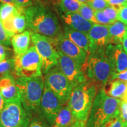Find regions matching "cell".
Here are the masks:
<instances>
[{
	"mask_svg": "<svg viewBox=\"0 0 127 127\" xmlns=\"http://www.w3.org/2000/svg\"><path fill=\"white\" fill-rule=\"evenodd\" d=\"M24 14L27 28L31 32L55 39L63 34L56 17L42 6L32 5L24 8Z\"/></svg>",
	"mask_w": 127,
	"mask_h": 127,
	"instance_id": "6da1fadb",
	"label": "cell"
},
{
	"mask_svg": "<svg viewBox=\"0 0 127 127\" xmlns=\"http://www.w3.org/2000/svg\"><path fill=\"white\" fill-rule=\"evenodd\" d=\"M98 88L90 79L73 88L67 103L75 120L87 121Z\"/></svg>",
	"mask_w": 127,
	"mask_h": 127,
	"instance_id": "7a4b0ae2",
	"label": "cell"
},
{
	"mask_svg": "<svg viewBox=\"0 0 127 127\" xmlns=\"http://www.w3.org/2000/svg\"><path fill=\"white\" fill-rule=\"evenodd\" d=\"M20 92L21 102L30 118L38 114L43 94L44 79L42 76L18 77L15 79Z\"/></svg>",
	"mask_w": 127,
	"mask_h": 127,
	"instance_id": "3957f363",
	"label": "cell"
},
{
	"mask_svg": "<svg viewBox=\"0 0 127 127\" xmlns=\"http://www.w3.org/2000/svg\"><path fill=\"white\" fill-rule=\"evenodd\" d=\"M121 100L111 97L104 87L97 92L92 105L87 127H101L119 111Z\"/></svg>",
	"mask_w": 127,
	"mask_h": 127,
	"instance_id": "277c9868",
	"label": "cell"
},
{
	"mask_svg": "<svg viewBox=\"0 0 127 127\" xmlns=\"http://www.w3.org/2000/svg\"><path fill=\"white\" fill-rule=\"evenodd\" d=\"M86 65L87 77L95 82L100 88L104 87L111 80L114 71L105 53V48L90 53Z\"/></svg>",
	"mask_w": 127,
	"mask_h": 127,
	"instance_id": "5b68a950",
	"label": "cell"
},
{
	"mask_svg": "<svg viewBox=\"0 0 127 127\" xmlns=\"http://www.w3.org/2000/svg\"><path fill=\"white\" fill-rule=\"evenodd\" d=\"M14 72L18 77L42 76V60L34 45L23 54L15 55Z\"/></svg>",
	"mask_w": 127,
	"mask_h": 127,
	"instance_id": "8992f818",
	"label": "cell"
},
{
	"mask_svg": "<svg viewBox=\"0 0 127 127\" xmlns=\"http://www.w3.org/2000/svg\"><path fill=\"white\" fill-rule=\"evenodd\" d=\"M31 38L42 60V71L46 74L58 65L59 52L56 39L33 32H31Z\"/></svg>",
	"mask_w": 127,
	"mask_h": 127,
	"instance_id": "52a82bcc",
	"label": "cell"
},
{
	"mask_svg": "<svg viewBox=\"0 0 127 127\" xmlns=\"http://www.w3.org/2000/svg\"><path fill=\"white\" fill-rule=\"evenodd\" d=\"M30 120L20 99L5 102L0 113V127H27Z\"/></svg>",
	"mask_w": 127,
	"mask_h": 127,
	"instance_id": "ba28073f",
	"label": "cell"
},
{
	"mask_svg": "<svg viewBox=\"0 0 127 127\" xmlns=\"http://www.w3.org/2000/svg\"><path fill=\"white\" fill-rule=\"evenodd\" d=\"M44 84L60 98L64 104L68 102L74 87L58 66L46 73Z\"/></svg>",
	"mask_w": 127,
	"mask_h": 127,
	"instance_id": "9c48e42d",
	"label": "cell"
},
{
	"mask_svg": "<svg viewBox=\"0 0 127 127\" xmlns=\"http://www.w3.org/2000/svg\"><path fill=\"white\" fill-rule=\"evenodd\" d=\"M64 105V104L60 98L44 84L43 94L39 107V116L45 120L51 127Z\"/></svg>",
	"mask_w": 127,
	"mask_h": 127,
	"instance_id": "30bf717a",
	"label": "cell"
},
{
	"mask_svg": "<svg viewBox=\"0 0 127 127\" xmlns=\"http://www.w3.org/2000/svg\"><path fill=\"white\" fill-rule=\"evenodd\" d=\"M59 52L57 66L67 78L73 87L87 81V77L84 72L83 67L69 57Z\"/></svg>",
	"mask_w": 127,
	"mask_h": 127,
	"instance_id": "8fae6325",
	"label": "cell"
},
{
	"mask_svg": "<svg viewBox=\"0 0 127 127\" xmlns=\"http://www.w3.org/2000/svg\"><path fill=\"white\" fill-rule=\"evenodd\" d=\"M58 51L72 58L82 67L87 64L88 53L68 39L63 34L56 39Z\"/></svg>",
	"mask_w": 127,
	"mask_h": 127,
	"instance_id": "7c38bea8",
	"label": "cell"
},
{
	"mask_svg": "<svg viewBox=\"0 0 127 127\" xmlns=\"http://www.w3.org/2000/svg\"><path fill=\"white\" fill-rule=\"evenodd\" d=\"M105 53L114 72H120L127 69V54L121 44H108L105 48Z\"/></svg>",
	"mask_w": 127,
	"mask_h": 127,
	"instance_id": "4fadbf2b",
	"label": "cell"
},
{
	"mask_svg": "<svg viewBox=\"0 0 127 127\" xmlns=\"http://www.w3.org/2000/svg\"><path fill=\"white\" fill-rule=\"evenodd\" d=\"M91 42L90 53L99 50L104 49L109 44V33L108 25L94 24L88 33Z\"/></svg>",
	"mask_w": 127,
	"mask_h": 127,
	"instance_id": "5bb4252c",
	"label": "cell"
},
{
	"mask_svg": "<svg viewBox=\"0 0 127 127\" xmlns=\"http://www.w3.org/2000/svg\"><path fill=\"white\" fill-rule=\"evenodd\" d=\"M0 93L5 101L21 100L20 92L14 76L10 73L4 74L0 78Z\"/></svg>",
	"mask_w": 127,
	"mask_h": 127,
	"instance_id": "9a60e30c",
	"label": "cell"
},
{
	"mask_svg": "<svg viewBox=\"0 0 127 127\" xmlns=\"http://www.w3.org/2000/svg\"><path fill=\"white\" fill-rule=\"evenodd\" d=\"M61 17L66 26L87 34L94 24L84 18L78 12H64Z\"/></svg>",
	"mask_w": 127,
	"mask_h": 127,
	"instance_id": "2e32d148",
	"label": "cell"
},
{
	"mask_svg": "<svg viewBox=\"0 0 127 127\" xmlns=\"http://www.w3.org/2000/svg\"><path fill=\"white\" fill-rule=\"evenodd\" d=\"M65 36L72 42L81 48L87 53H90L91 48V42L88 34L72 29L68 26L64 27Z\"/></svg>",
	"mask_w": 127,
	"mask_h": 127,
	"instance_id": "e0dca14e",
	"label": "cell"
},
{
	"mask_svg": "<svg viewBox=\"0 0 127 127\" xmlns=\"http://www.w3.org/2000/svg\"><path fill=\"white\" fill-rule=\"evenodd\" d=\"M31 32L24 31L23 32L14 35L11 38V45L15 55L24 54L28 50L31 41Z\"/></svg>",
	"mask_w": 127,
	"mask_h": 127,
	"instance_id": "ac0fdd59",
	"label": "cell"
},
{
	"mask_svg": "<svg viewBox=\"0 0 127 127\" xmlns=\"http://www.w3.org/2000/svg\"><path fill=\"white\" fill-rule=\"evenodd\" d=\"M109 33V44H121L124 36L127 31V25L116 21L108 25Z\"/></svg>",
	"mask_w": 127,
	"mask_h": 127,
	"instance_id": "d6986e66",
	"label": "cell"
},
{
	"mask_svg": "<svg viewBox=\"0 0 127 127\" xmlns=\"http://www.w3.org/2000/svg\"><path fill=\"white\" fill-rule=\"evenodd\" d=\"M71 109L68 105H64L57 115L51 127H68L75 121Z\"/></svg>",
	"mask_w": 127,
	"mask_h": 127,
	"instance_id": "ffe728a7",
	"label": "cell"
},
{
	"mask_svg": "<svg viewBox=\"0 0 127 127\" xmlns=\"http://www.w3.org/2000/svg\"><path fill=\"white\" fill-rule=\"evenodd\" d=\"M127 87V82L115 79L111 81L108 91H105V92L107 94L111 97L118 99H123Z\"/></svg>",
	"mask_w": 127,
	"mask_h": 127,
	"instance_id": "44dd1931",
	"label": "cell"
},
{
	"mask_svg": "<svg viewBox=\"0 0 127 127\" xmlns=\"http://www.w3.org/2000/svg\"><path fill=\"white\" fill-rule=\"evenodd\" d=\"M24 13V8L12 4H0V20L1 21L17 14Z\"/></svg>",
	"mask_w": 127,
	"mask_h": 127,
	"instance_id": "7402d4cb",
	"label": "cell"
},
{
	"mask_svg": "<svg viewBox=\"0 0 127 127\" xmlns=\"http://www.w3.org/2000/svg\"><path fill=\"white\" fill-rule=\"evenodd\" d=\"M82 3L78 0H60V6L65 12H78Z\"/></svg>",
	"mask_w": 127,
	"mask_h": 127,
	"instance_id": "603a6c76",
	"label": "cell"
},
{
	"mask_svg": "<svg viewBox=\"0 0 127 127\" xmlns=\"http://www.w3.org/2000/svg\"><path fill=\"white\" fill-rule=\"evenodd\" d=\"M12 24L15 29L16 34H20L25 31L27 28V21L24 13L19 14L13 16Z\"/></svg>",
	"mask_w": 127,
	"mask_h": 127,
	"instance_id": "cb8c5ba5",
	"label": "cell"
},
{
	"mask_svg": "<svg viewBox=\"0 0 127 127\" xmlns=\"http://www.w3.org/2000/svg\"><path fill=\"white\" fill-rule=\"evenodd\" d=\"M78 13L88 21L91 22L93 24H98L95 18L94 10L89 7L85 3H82L80 8L78 11Z\"/></svg>",
	"mask_w": 127,
	"mask_h": 127,
	"instance_id": "d4e9b609",
	"label": "cell"
},
{
	"mask_svg": "<svg viewBox=\"0 0 127 127\" xmlns=\"http://www.w3.org/2000/svg\"><path fill=\"white\" fill-rule=\"evenodd\" d=\"M85 4H87L94 11L104 10L106 8L111 6L105 0H88L85 2Z\"/></svg>",
	"mask_w": 127,
	"mask_h": 127,
	"instance_id": "484cf974",
	"label": "cell"
},
{
	"mask_svg": "<svg viewBox=\"0 0 127 127\" xmlns=\"http://www.w3.org/2000/svg\"><path fill=\"white\" fill-rule=\"evenodd\" d=\"M14 58L8 60H4L0 62V74H5L10 73L12 69H14Z\"/></svg>",
	"mask_w": 127,
	"mask_h": 127,
	"instance_id": "4316f807",
	"label": "cell"
},
{
	"mask_svg": "<svg viewBox=\"0 0 127 127\" xmlns=\"http://www.w3.org/2000/svg\"><path fill=\"white\" fill-rule=\"evenodd\" d=\"M122 125H123V122L121 120L118 111L117 114L111 117L101 127H122Z\"/></svg>",
	"mask_w": 127,
	"mask_h": 127,
	"instance_id": "83f0119b",
	"label": "cell"
},
{
	"mask_svg": "<svg viewBox=\"0 0 127 127\" xmlns=\"http://www.w3.org/2000/svg\"><path fill=\"white\" fill-rule=\"evenodd\" d=\"M0 44L5 46H9L11 44V38L6 32L3 26L2 22L0 20Z\"/></svg>",
	"mask_w": 127,
	"mask_h": 127,
	"instance_id": "f1b7e54d",
	"label": "cell"
},
{
	"mask_svg": "<svg viewBox=\"0 0 127 127\" xmlns=\"http://www.w3.org/2000/svg\"><path fill=\"white\" fill-rule=\"evenodd\" d=\"M51 126L40 116L34 117L30 120L27 127H50Z\"/></svg>",
	"mask_w": 127,
	"mask_h": 127,
	"instance_id": "f546056e",
	"label": "cell"
},
{
	"mask_svg": "<svg viewBox=\"0 0 127 127\" xmlns=\"http://www.w3.org/2000/svg\"><path fill=\"white\" fill-rule=\"evenodd\" d=\"M12 17H13V16L2 21L5 30L8 35L11 38H12L14 35L16 34L15 29H14L13 24H12Z\"/></svg>",
	"mask_w": 127,
	"mask_h": 127,
	"instance_id": "4dcf8cb0",
	"label": "cell"
},
{
	"mask_svg": "<svg viewBox=\"0 0 127 127\" xmlns=\"http://www.w3.org/2000/svg\"><path fill=\"white\" fill-rule=\"evenodd\" d=\"M102 11L105 16L112 22L114 23L116 21H117L118 11L115 8L110 6V7L106 8L105 9L102 10Z\"/></svg>",
	"mask_w": 127,
	"mask_h": 127,
	"instance_id": "1f68e13d",
	"label": "cell"
},
{
	"mask_svg": "<svg viewBox=\"0 0 127 127\" xmlns=\"http://www.w3.org/2000/svg\"><path fill=\"white\" fill-rule=\"evenodd\" d=\"M94 15L95 18L99 24L110 25L114 23L105 16L102 10L94 11Z\"/></svg>",
	"mask_w": 127,
	"mask_h": 127,
	"instance_id": "d6a6232c",
	"label": "cell"
},
{
	"mask_svg": "<svg viewBox=\"0 0 127 127\" xmlns=\"http://www.w3.org/2000/svg\"><path fill=\"white\" fill-rule=\"evenodd\" d=\"M119 113L123 124L127 123V102L123 100L121 101L119 107Z\"/></svg>",
	"mask_w": 127,
	"mask_h": 127,
	"instance_id": "836d02e7",
	"label": "cell"
},
{
	"mask_svg": "<svg viewBox=\"0 0 127 127\" xmlns=\"http://www.w3.org/2000/svg\"><path fill=\"white\" fill-rule=\"evenodd\" d=\"M117 20L127 25V2L122 5L118 10Z\"/></svg>",
	"mask_w": 127,
	"mask_h": 127,
	"instance_id": "e575fe53",
	"label": "cell"
},
{
	"mask_svg": "<svg viewBox=\"0 0 127 127\" xmlns=\"http://www.w3.org/2000/svg\"><path fill=\"white\" fill-rule=\"evenodd\" d=\"M115 79L127 82V69L120 72H114L111 76L110 81L115 80Z\"/></svg>",
	"mask_w": 127,
	"mask_h": 127,
	"instance_id": "d590c367",
	"label": "cell"
},
{
	"mask_svg": "<svg viewBox=\"0 0 127 127\" xmlns=\"http://www.w3.org/2000/svg\"><path fill=\"white\" fill-rule=\"evenodd\" d=\"M15 5L19 8H25L33 5V0H14Z\"/></svg>",
	"mask_w": 127,
	"mask_h": 127,
	"instance_id": "8d00e7d4",
	"label": "cell"
},
{
	"mask_svg": "<svg viewBox=\"0 0 127 127\" xmlns=\"http://www.w3.org/2000/svg\"><path fill=\"white\" fill-rule=\"evenodd\" d=\"M105 1L118 11L122 5H124L127 2V0H105Z\"/></svg>",
	"mask_w": 127,
	"mask_h": 127,
	"instance_id": "74e56055",
	"label": "cell"
},
{
	"mask_svg": "<svg viewBox=\"0 0 127 127\" xmlns=\"http://www.w3.org/2000/svg\"><path fill=\"white\" fill-rule=\"evenodd\" d=\"M9 50L8 48L0 44V58L2 60H5L7 57V52Z\"/></svg>",
	"mask_w": 127,
	"mask_h": 127,
	"instance_id": "f35d334b",
	"label": "cell"
},
{
	"mask_svg": "<svg viewBox=\"0 0 127 127\" xmlns=\"http://www.w3.org/2000/svg\"><path fill=\"white\" fill-rule=\"evenodd\" d=\"M68 127H87V122L76 120L72 125Z\"/></svg>",
	"mask_w": 127,
	"mask_h": 127,
	"instance_id": "ab89813d",
	"label": "cell"
},
{
	"mask_svg": "<svg viewBox=\"0 0 127 127\" xmlns=\"http://www.w3.org/2000/svg\"><path fill=\"white\" fill-rule=\"evenodd\" d=\"M122 46L127 54V31L125 32L124 36L123 42H122Z\"/></svg>",
	"mask_w": 127,
	"mask_h": 127,
	"instance_id": "60d3db41",
	"label": "cell"
},
{
	"mask_svg": "<svg viewBox=\"0 0 127 127\" xmlns=\"http://www.w3.org/2000/svg\"><path fill=\"white\" fill-rule=\"evenodd\" d=\"M5 105V101L4 98H3L2 95L0 93V113L2 112Z\"/></svg>",
	"mask_w": 127,
	"mask_h": 127,
	"instance_id": "b9f144b4",
	"label": "cell"
},
{
	"mask_svg": "<svg viewBox=\"0 0 127 127\" xmlns=\"http://www.w3.org/2000/svg\"><path fill=\"white\" fill-rule=\"evenodd\" d=\"M0 3L1 4H12L15 5L14 0H0Z\"/></svg>",
	"mask_w": 127,
	"mask_h": 127,
	"instance_id": "7bdbcfd3",
	"label": "cell"
},
{
	"mask_svg": "<svg viewBox=\"0 0 127 127\" xmlns=\"http://www.w3.org/2000/svg\"><path fill=\"white\" fill-rule=\"evenodd\" d=\"M123 101H125V102H127V89H126V91H125V94L124 95V97L123 98Z\"/></svg>",
	"mask_w": 127,
	"mask_h": 127,
	"instance_id": "ee69618b",
	"label": "cell"
},
{
	"mask_svg": "<svg viewBox=\"0 0 127 127\" xmlns=\"http://www.w3.org/2000/svg\"><path fill=\"white\" fill-rule=\"evenodd\" d=\"M78 1H79V2H81V3H85L87 1H88V0H78Z\"/></svg>",
	"mask_w": 127,
	"mask_h": 127,
	"instance_id": "f6af8a7d",
	"label": "cell"
},
{
	"mask_svg": "<svg viewBox=\"0 0 127 127\" xmlns=\"http://www.w3.org/2000/svg\"><path fill=\"white\" fill-rule=\"evenodd\" d=\"M122 127H127V123L123 124V125H122Z\"/></svg>",
	"mask_w": 127,
	"mask_h": 127,
	"instance_id": "bcb514c9",
	"label": "cell"
},
{
	"mask_svg": "<svg viewBox=\"0 0 127 127\" xmlns=\"http://www.w3.org/2000/svg\"><path fill=\"white\" fill-rule=\"evenodd\" d=\"M1 61H2V60H1V58H0V62H1Z\"/></svg>",
	"mask_w": 127,
	"mask_h": 127,
	"instance_id": "7dc6e473",
	"label": "cell"
},
{
	"mask_svg": "<svg viewBox=\"0 0 127 127\" xmlns=\"http://www.w3.org/2000/svg\"></svg>",
	"mask_w": 127,
	"mask_h": 127,
	"instance_id": "c3c4849f",
	"label": "cell"
}]
</instances>
